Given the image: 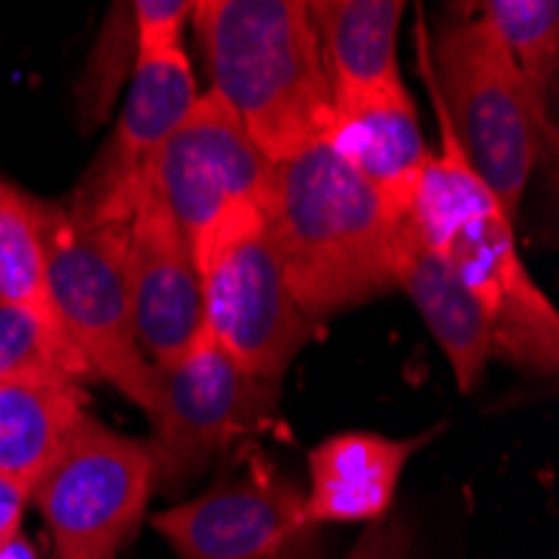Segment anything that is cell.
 I'll return each mask as SVG.
<instances>
[{
  "mask_svg": "<svg viewBox=\"0 0 559 559\" xmlns=\"http://www.w3.org/2000/svg\"><path fill=\"white\" fill-rule=\"evenodd\" d=\"M158 372L151 409V452L158 486H181L205 469L275 405L278 385L248 376L205 332L181 359Z\"/></svg>",
  "mask_w": 559,
  "mask_h": 559,
  "instance_id": "ba28073f",
  "label": "cell"
},
{
  "mask_svg": "<svg viewBox=\"0 0 559 559\" xmlns=\"http://www.w3.org/2000/svg\"><path fill=\"white\" fill-rule=\"evenodd\" d=\"M155 530L178 559H319L322 533L305 492L265 463L171 506Z\"/></svg>",
  "mask_w": 559,
  "mask_h": 559,
  "instance_id": "9c48e42d",
  "label": "cell"
},
{
  "mask_svg": "<svg viewBox=\"0 0 559 559\" xmlns=\"http://www.w3.org/2000/svg\"><path fill=\"white\" fill-rule=\"evenodd\" d=\"M27 502H31V489L0 476V552L21 536V520H24Z\"/></svg>",
  "mask_w": 559,
  "mask_h": 559,
  "instance_id": "603a6c76",
  "label": "cell"
},
{
  "mask_svg": "<svg viewBox=\"0 0 559 559\" xmlns=\"http://www.w3.org/2000/svg\"><path fill=\"white\" fill-rule=\"evenodd\" d=\"M262 215L288 288L316 325L395 288V222L325 141L275 165Z\"/></svg>",
  "mask_w": 559,
  "mask_h": 559,
  "instance_id": "6da1fadb",
  "label": "cell"
},
{
  "mask_svg": "<svg viewBox=\"0 0 559 559\" xmlns=\"http://www.w3.org/2000/svg\"><path fill=\"white\" fill-rule=\"evenodd\" d=\"M325 144L379 194L392 222L409 215L432 151L405 81L332 97Z\"/></svg>",
  "mask_w": 559,
  "mask_h": 559,
  "instance_id": "4fadbf2b",
  "label": "cell"
},
{
  "mask_svg": "<svg viewBox=\"0 0 559 559\" xmlns=\"http://www.w3.org/2000/svg\"><path fill=\"white\" fill-rule=\"evenodd\" d=\"M392 275L419 309L429 335L449 359V369L463 392H473L496 359L492 335L479 301L455 275L449 259L432 245H426L409 222H395L392 238Z\"/></svg>",
  "mask_w": 559,
  "mask_h": 559,
  "instance_id": "5bb4252c",
  "label": "cell"
},
{
  "mask_svg": "<svg viewBox=\"0 0 559 559\" xmlns=\"http://www.w3.org/2000/svg\"><path fill=\"white\" fill-rule=\"evenodd\" d=\"M436 251H442L479 301L496 359L552 376L559 366V316L520 255L516 222L506 218L502 209L483 212L455 228Z\"/></svg>",
  "mask_w": 559,
  "mask_h": 559,
  "instance_id": "30bf717a",
  "label": "cell"
},
{
  "mask_svg": "<svg viewBox=\"0 0 559 559\" xmlns=\"http://www.w3.org/2000/svg\"><path fill=\"white\" fill-rule=\"evenodd\" d=\"M332 97L389 87L399 71L402 0H312L309 4Z\"/></svg>",
  "mask_w": 559,
  "mask_h": 559,
  "instance_id": "e0dca14e",
  "label": "cell"
},
{
  "mask_svg": "<svg viewBox=\"0 0 559 559\" xmlns=\"http://www.w3.org/2000/svg\"><path fill=\"white\" fill-rule=\"evenodd\" d=\"M345 559H413V523L405 516H382L369 523Z\"/></svg>",
  "mask_w": 559,
  "mask_h": 559,
  "instance_id": "7402d4cb",
  "label": "cell"
},
{
  "mask_svg": "<svg viewBox=\"0 0 559 559\" xmlns=\"http://www.w3.org/2000/svg\"><path fill=\"white\" fill-rule=\"evenodd\" d=\"M205 332L231 359L278 385L316 322L295 301L259 205H231L194 245Z\"/></svg>",
  "mask_w": 559,
  "mask_h": 559,
  "instance_id": "5b68a950",
  "label": "cell"
},
{
  "mask_svg": "<svg viewBox=\"0 0 559 559\" xmlns=\"http://www.w3.org/2000/svg\"><path fill=\"white\" fill-rule=\"evenodd\" d=\"M191 27L212 91L272 165L325 141L332 84L309 0H194Z\"/></svg>",
  "mask_w": 559,
  "mask_h": 559,
  "instance_id": "7a4b0ae2",
  "label": "cell"
},
{
  "mask_svg": "<svg viewBox=\"0 0 559 559\" xmlns=\"http://www.w3.org/2000/svg\"><path fill=\"white\" fill-rule=\"evenodd\" d=\"M419 47L436 111L502 215L516 222L552 121L479 14H449L436 37L419 27Z\"/></svg>",
  "mask_w": 559,
  "mask_h": 559,
  "instance_id": "3957f363",
  "label": "cell"
},
{
  "mask_svg": "<svg viewBox=\"0 0 559 559\" xmlns=\"http://www.w3.org/2000/svg\"><path fill=\"white\" fill-rule=\"evenodd\" d=\"M47 295L91 379H105L151 416L158 372L144 359L128 278V225L78 218L64 201L44 209Z\"/></svg>",
  "mask_w": 559,
  "mask_h": 559,
  "instance_id": "277c9868",
  "label": "cell"
},
{
  "mask_svg": "<svg viewBox=\"0 0 559 559\" xmlns=\"http://www.w3.org/2000/svg\"><path fill=\"white\" fill-rule=\"evenodd\" d=\"M0 559H37V552H34V546H31V543H24V539L17 536L4 552H0Z\"/></svg>",
  "mask_w": 559,
  "mask_h": 559,
  "instance_id": "cb8c5ba5",
  "label": "cell"
},
{
  "mask_svg": "<svg viewBox=\"0 0 559 559\" xmlns=\"http://www.w3.org/2000/svg\"><path fill=\"white\" fill-rule=\"evenodd\" d=\"M84 416L81 382L55 366L0 379V476L34 489Z\"/></svg>",
  "mask_w": 559,
  "mask_h": 559,
  "instance_id": "2e32d148",
  "label": "cell"
},
{
  "mask_svg": "<svg viewBox=\"0 0 559 559\" xmlns=\"http://www.w3.org/2000/svg\"><path fill=\"white\" fill-rule=\"evenodd\" d=\"M155 489L158 463L151 445L87 413L34 483L31 502L55 539L58 559H115L144 520Z\"/></svg>",
  "mask_w": 559,
  "mask_h": 559,
  "instance_id": "8992f818",
  "label": "cell"
},
{
  "mask_svg": "<svg viewBox=\"0 0 559 559\" xmlns=\"http://www.w3.org/2000/svg\"><path fill=\"white\" fill-rule=\"evenodd\" d=\"M275 165L248 138L215 91H205L181 124L155 147L141 191L185 231L191 248L231 205H265Z\"/></svg>",
  "mask_w": 559,
  "mask_h": 559,
  "instance_id": "52a82bcc",
  "label": "cell"
},
{
  "mask_svg": "<svg viewBox=\"0 0 559 559\" xmlns=\"http://www.w3.org/2000/svg\"><path fill=\"white\" fill-rule=\"evenodd\" d=\"M201 97L188 50H162L151 58H134L131 91L111 131V141L84 171L64 205L87 222L128 225L134 215L138 185L155 147L181 124V118Z\"/></svg>",
  "mask_w": 559,
  "mask_h": 559,
  "instance_id": "8fae6325",
  "label": "cell"
},
{
  "mask_svg": "<svg viewBox=\"0 0 559 559\" xmlns=\"http://www.w3.org/2000/svg\"><path fill=\"white\" fill-rule=\"evenodd\" d=\"M44 209L47 198L27 194L14 181L0 178V305L34 316L44 329L68 342L47 295Z\"/></svg>",
  "mask_w": 559,
  "mask_h": 559,
  "instance_id": "ac0fdd59",
  "label": "cell"
},
{
  "mask_svg": "<svg viewBox=\"0 0 559 559\" xmlns=\"http://www.w3.org/2000/svg\"><path fill=\"white\" fill-rule=\"evenodd\" d=\"M44 366H55L74 376L78 382L91 379L84 359L68 342L44 329L34 316L11 309V305H0V379Z\"/></svg>",
  "mask_w": 559,
  "mask_h": 559,
  "instance_id": "ffe728a7",
  "label": "cell"
},
{
  "mask_svg": "<svg viewBox=\"0 0 559 559\" xmlns=\"http://www.w3.org/2000/svg\"><path fill=\"white\" fill-rule=\"evenodd\" d=\"M194 0H138L131 4L134 58H151L162 50L185 47V27L191 24Z\"/></svg>",
  "mask_w": 559,
  "mask_h": 559,
  "instance_id": "44dd1931",
  "label": "cell"
},
{
  "mask_svg": "<svg viewBox=\"0 0 559 559\" xmlns=\"http://www.w3.org/2000/svg\"><path fill=\"white\" fill-rule=\"evenodd\" d=\"M128 278L144 359L168 369L205 335V301L191 241L141 188L128 222Z\"/></svg>",
  "mask_w": 559,
  "mask_h": 559,
  "instance_id": "7c38bea8",
  "label": "cell"
},
{
  "mask_svg": "<svg viewBox=\"0 0 559 559\" xmlns=\"http://www.w3.org/2000/svg\"><path fill=\"white\" fill-rule=\"evenodd\" d=\"M429 436L392 439L379 432H342L309 452V516L325 523H376L389 516L405 463Z\"/></svg>",
  "mask_w": 559,
  "mask_h": 559,
  "instance_id": "9a60e30c",
  "label": "cell"
},
{
  "mask_svg": "<svg viewBox=\"0 0 559 559\" xmlns=\"http://www.w3.org/2000/svg\"><path fill=\"white\" fill-rule=\"evenodd\" d=\"M476 14L499 37L536 105L549 118L559 61V4L556 0H489V4H479Z\"/></svg>",
  "mask_w": 559,
  "mask_h": 559,
  "instance_id": "d6986e66",
  "label": "cell"
}]
</instances>
